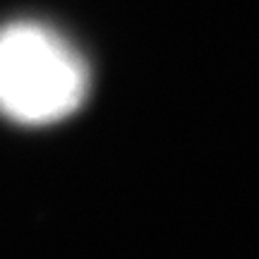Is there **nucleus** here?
<instances>
[{
	"label": "nucleus",
	"instance_id": "obj_1",
	"mask_svg": "<svg viewBox=\"0 0 259 259\" xmlns=\"http://www.w3.org/2000/svg\"><path fill=\"white\" fill-rule=\"evenodd\" d=\"M89 94V67L67 38L41 22L0 27V115L44 127L67 120Z\"/></svg>",
	"mask_w": 259,
	"mask_h": 259
}]
</instances>
